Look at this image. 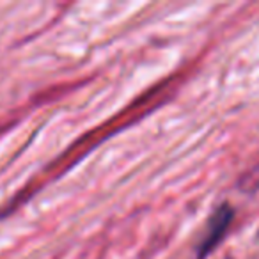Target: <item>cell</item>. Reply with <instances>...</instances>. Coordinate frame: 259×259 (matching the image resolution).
<instances>
[{
    "instance_id": "cell-1",
    "label": "cell",
    "mask_w": 259,
    "mask_h": 259,
    "mask_svg": "<svg viewBox=\"0 0 259 259\" xmlns=\"http://www.w3.org/2000/svg\"><path fill=\"white\" fill-rule=\"evenodd\" d=\"M233 219H234V208L229 202L220 204L211 213L208 224H206V231L201 238V243L197 247V259H204L222 241V238L226 236Z\"/></svg>"
},
{
    "instance_id": "cell-2",
    "label": "cell",
    "mask_w": 259,
    "mask_h": 259,
    "mask_svg": "<svg viewBox=\"0 0 259 259\" xmlns=\"http://www.w3.org/2000/svg\"><path fill=\"white\" fill-rule=\"evenodd\" d=\"M240 188L245 192H252V190H255V188H259V163L250 172L245 174L243 180L240 181Z\"/></svg>"
}]
</instances>
